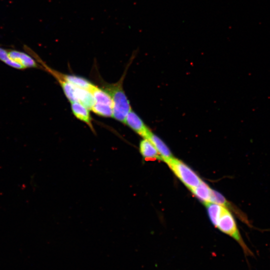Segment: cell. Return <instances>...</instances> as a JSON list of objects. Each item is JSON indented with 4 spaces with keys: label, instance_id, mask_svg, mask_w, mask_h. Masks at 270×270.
<instances>
[{
    "label": "cell",
    "instance_id": "obj_12",
    "mask_svg": "<svg viewBox=\"0 0 270 270\" xmlns=\"http://www.w3.org/2000/svg\"><path fill=\"white\" fill-rule=\"evenodd\" d=\"M58 76L72 85L89 90L92 84L86 79L76 76L66 74L58 72Z\"/></svg>",
    "mask_w": 270,
    "mask_h": 270
},
{
    "label": "cell",
    "instance_id": "obj_8",
    "mask_svg": "<svg viewBox=\"0 0 270 270\" xmlns=\"http://www.w3.org/2000/svg\"><path fill=\"white\" fill-rule=\"evenodd\" d=\"M146 138L148 139L154 145L162 160L173 157L170 150L166 144L152 132Z\"/></svg>",
    "mask_w": 270,
    "mask_h": 270
},
{
    "label": "cell",
    "instance_id": "obj_2",
    "mask_svg": "<svg viewBox=\"0 0 270 270\" xmlns=\"http://www.w3.org/2000/svg\"><path fill=\"white\" fill-rule=\"evenodd\" d=\"M216 227L222 232L232 238L239 244L245 256H254L253 252L243 240L234 217L226 208H225L221 214Z\"/></svg>",
    "mask_w": 270,
    "mask_h": 270
},
{
    "label": "cell",
    "instance_id": "obj_1",
    "mask_svg": "<svg viewBox=\"0 0 270 270\" xmlns=\"http://www.w3.org/2000/svg\"><path fill=\"white\" fill-rule=\"evenodd\" d=\"M122 80L115 84H108L105 90L111 96L112 102V117L124 123L126 118L132 110L129 101L122 88Z\"/></svg>",
    "mask_w": 270,
    "mask_h": 270
},
{
    "label": "cell",
    "instance_id": "obj_9",
    "mask_svg": "<svg viewBox=\"0 0 270 270\" xmlns=\"http://www.w3.org/2000/svg\"><path fill=\"white\" fill-rule=\"evenodd\" d=\"M92 94L95 103L104 104L112 107V102L109 94L93 84L88 90Z\"/></svg>",
    "mask_w": 270,
    "mask_h": 270
},
{
    "label": "cell",
    "instance_id": "obj_14",
    "mask_svg": "<svg viewBox=\"0 0 270 270\" xmlns=\"http://www.w3.org/2000/svg\"><path fill=\"white\" fill-rule=\"evenodd\" d=\"M91 110L96 114L104 117L112 116V107L104 104L95 103Z\"/></svg>",
    "mask_w": 270,
    "mask_h": 270
},
{
    "label": "cell",
    "instance_id": "obj_15",
    "mask_svg": "<svg viewBox=\"0 0 270 270\" xmlns=\"http://www.w3.org/2000/svg\"><path fill=\"white\" fill-rule=\"evenodd\" d=\"M0 60L8 65V66L12 67L18 70H23L22 67L14 62L10 60V58L8 49L4 48L0 46Z\"/></svg>",
    "mask_w": 270,
    "mask_h": 270
},
{
    "label": "cell",
    "instance_id": "obj_10",
    "mask_svg": "<svg viewBox=\"0 0 270 270\" xmlns=\"http://www.w3.org/2000/svg\"><path fill=\"white\" fill-rule=\"evenodd\" d=\"M75 95L76 102H78L91 110L94 100L90 92L86 89L75 86Z\"/></svg>",
    "mask_w": 270,
    "mask_h": 270
},
{
    "label": "cell",
    "instance_id": "obj_3",
    "mask_svg": "<svg viewBox=\"0 0 270 270\" xmlns=\"http://www.w3.org/2000/svg\"><path fill=\"white\" fill-rule=\"evenodd\" d=\"M174 174L190 190L202 180L188 166L174 156L164 160Z\"/></svg>",
    "mask_w": 270,
    "mask_h": 270
},
{
    "label": "cell",
    "instance_id": "obj_5",
    "mask_svg": "<svg viewBox=\"0 0 270 270\" xmlns=\"http://www.w3.org/2000/svg\"><path fill=\"white\" fill-rule=\"evenodd\" d=\"M124 124L143 138H147L151 132L142 120L132 110L127 114Z\"/></svg>",
    "mask_w": 270,
    "mask_h": 270
},
{
    "label": "cell",
    "instance_id": "obj_13",
    "mask_svg": "<svg viewBox=\"0 0 270 270\" xmlns=\"http://www.w3.org/2000/svg\"><path fill=\"white\" fill-rule=\"evenodd\" d=\"M204 204L210 218L213 224L216 227L218 220L226 207L212 202H207Z\"/></svg>",
    "mask_w": 270,
    "mask_h": 270
},
{
    "label": "cell",
    "instance_id": "obj_11",
    "mask_svg": "<svg viewBox=\"0 0 270 270\" xmlns=\"http://www.w3.org/2000/svg\"><path fill=\"white\" fill-rule=\"evenodd\" d=\"M212 190L209 186L202 180L196 188L192 189L191 192L200 200L204 203L210 202L212 194Z\"/></svg>",
    "mask_w": 270,
    "mask_h": 270
},
{
    "label": "cell",
    "instance_id": "obj_4",
    "mask_svg": "<svg viewBox=\"0 0 270 270\" xmlns=\"http://www.w3.org/2000/svg\"><path fill=\"white\" fill-rule=\"evenodd\" d=\"M8 52L10 60L21 66L23 70L30 68L42 69V66L27 52L8 49Z\"/></svg>",
    "mask_w": 270,
    "mask_h": 270
},
{
    "label": "cell",
    "instance_id": "obj_7",
    "mask_svg": "<svg viewBox=\"0 0 270 270\" xmlns=\"http://www.w3.org/2000/svg\"><path fill=\"white\" fill-rule=\"evenodd\" d=\"M70 103L71 108L75 116L86 124L90 128L93 130L89 110L78 102H72Z\"/></svg>",
    "mask_w": 270,
    "mask_h": 270
},
{
    "label": "cell",
    "instance_id": "obj_6",
    "mask_svg": "<svg viewBox=\"0 0 270 270\" xmlns=\"http://www.w3.org/2000/svg\"><path fill=\"white\" fill-rule=\"evenodd\" d=\"M140 152L142 156L147 160H162L158 150L148 138H144L140 144Z\"/></svg>",
    "mask_w": 270,
    "mask_h": 270
}]
</instances>
